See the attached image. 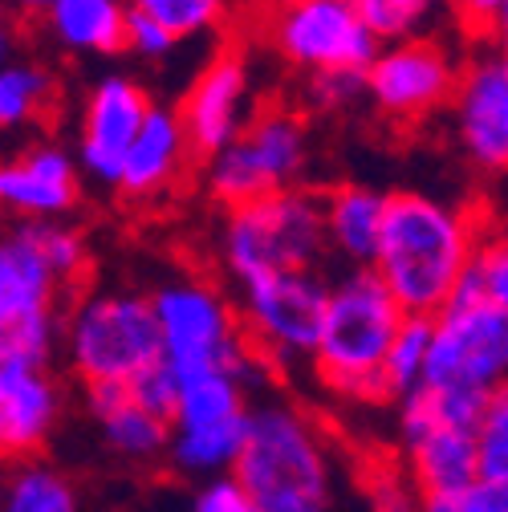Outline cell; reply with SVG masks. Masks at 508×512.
Wrapping results in <instances>:
<instances>
[{"label":"cell","instance_id":"cell-1","mask_svg":"<svg viewBox=\"0 0 508 512\" xmlns=\"http://www.w3.org/2000/svg\"><path fill=\"white\" fill-rule=\"evenodd\" d=\"M484 232L488 224L472 208L423 196V191H391L383 240L370 269L391 285L407 313L435 317L452 305Z\"/></svg>","mask_w":508,"mask_h":512},{"label":"cell","instance_id":"cell-2","mask_svg":"<svg viewBox=\"0 0 508 512\" xmlns=\"http://www.w3.org/2000/svg\"><path fill=\"white\" fill-rule=\"evenodd\" d=\"M407 309L370 265H350L330 289V313L313 378L346 403H391L387 354Z\"/></svg>","mask_w":508,"mask_h":512},{"label":"cell","instance_id":"cell-3","mask_svg":"<svg viewBox=\"0 0 508 512\" xmlns=\"http://www.w3.org/2000/svg\"><path fill=\"white\" fill-rule=\"evenodd\" d=\"M232 472L265 512H330L334 504L338 472L326 431L285 399L252 403L248 439Z\"/></svg>","mask_w":508,"mask_h":512},{"label":"cell","instance_id":"cell-4","mask_svg":"<svg viewBox=\"0 0 508 512\" xmlns=\"http://www.w3.org/2000/svg\"><path fill=\"white\" fill-rule=\"evenodd\" d=\"M61 358L66 370L90 382H131L163 358V330L151 293L94 289L74 293L61 322Z\"/></svg>","mask_w":508,"mask_h":512},{"label":"cell","instance_id":"cell-5","mask_svg":"<svg viewBox=\"0 0 508 512\" xmlns=\"http://www.w3.org/2000/svg\"><path fill=\"white\" fill-rule=\"evenodd\" d=\"M326 252V196L301 183L228 208L220 228V261L236 285L281 269H317Z\"/></svg>","mask_w":508,"mask_h":512},{"label":"cell","instance_id":"cell-6","mask_svg":"<svg viewBox=\"0 0 508 512\" xmlns=\"http://www.w3.org/2000/svg\"><path fill=\"white\" fill-rule=\"evenodd\" d=\"M488 395L415 387L399 399V452L419 496L452 492L480 476L476 423Z\"/></svg>","mask_w":508,"mask_h":512},{"label":"cell","instance_id":"cell-7","mask_svg":"<svg viewBox=\"0 0 508 512\" xmlns=\"http://www.w3.org/2000/svg\"><path fill=\"white\" fill-rule=\"evenodd\" d=\"M151 301L163 330V358L179 370V378L196 370H216V366L240 378L269 370L244 334L240 305H232L220 285L175 277V281H163L151 293Z\"/></svg>","mask_w":508,"mask_h":512},{"label":"cell","instance_id":"cell-8","mask_svg":"<svg viewBox=\"0 0 508 512\" xmlns=\"http://www.w3.org/2000/svg\"><path fill=\"white\" fill-rule=\"evenodd\" d=\"M330 289L317 269H281L240 285V322L273 374L313 370L317 346H322Z\"/></svg>","mask_w":508,"mask_h":512},{"label":"cell","instance_id":"cell-9","mask_svg":"<svg viewBox=\"0 0 508 512\" xmlns=\"http://www.w3.org/2000/svg\"><path fill=\"white\" fill-rule=\"evenodd\" d=\"M309 163V131L305 114L293 106H261L244 131L216 155L204 159V187L224 208H240L269 196V191L301 183Z\"/></svg>","mask_w":508,"mask_h":512},{"label":"cell","instance_id":"cell-10","mask_svg":"<svg viewBox=\"0 0 508 512\" xmlns=\"http://www.w3.org/2000/svg\"><path fill=\"white\" fill-rule=\"evenodd\" d=\"M265 33L297 74L366 70L383 41L366 25L358 0H281L265 5Z\"/></svg>","mask_w":508,"mask_h":512},{"label":"cell","instance_id":"cell-11","mask_svg":"<svg viewBox=\"0 0 508 512\" xmlns=\"http://www.w3.org/2000/svg\"><path fill=\"white\" fill-rule=\"evenodd\" d=\"M460 74L464 57L443 33L387 41L366 66V102L399 126H415L452 106Z\"/></svg>","mask_w":508,"mask_h":512},{"label":"cell","instance_id":"cell-12","mask_svg":"<svg viewBox=\"0 0 508 512\" xmlns=\"http://www.w3.org/2000/svg\"><path fill=\"white\" fill-rule=\"evenodd\" d=\"M508 382V305L492 297L452 301L435 313L423 387L492 395Z\"/></svg>","mask_w":508,"mask_h":512},{"label":"cell","instance_id":"cell-13","mask_svg":"<svg viewBox=\"0 0 508 512\" xmlns=\"http://www.w3.org/2000/svg\"><path fill=\"white\" fill-rule=\"evenodd\" d=\"M452 131L464 159L484 175L508 171V66L496 45L472 49L452 98Z\"/></svg>","mask_w":508,"mask_h":512},{"label":"cell","instance_id":"cell-14","mask_svg":"<svg viewBox=\"0 0 508 512\" xmlns=\"http://www.w3.org/2000/svg\"><path fill=\"white\" fill-rule=\"evenodd\" d=\"M151 106V94L131 74H106L90 86L78 126V163L90 179L118 187L122 163L131 155Z\"/></svg>","mask_w":508,"mask_h":512},{"label":"cell","instance_id":"cell-15","mask_svg":"<svg viewBox=\"0 0 508 512\" xmlns=\"http://www.w3.org/2000/svg\"><path fill=\"white\" fill-rule=\"evenodd\" d=\"M187 139L196 147V159L224 151L257 114L252 110V74L240 49H220L208 66L192 78L179 102Z\"/></svg>","mask_w":508,"mask_h":512},{"label":"cell","instance_id":"cell-16","mask_svg":"<svg viewBox=\"0 0 508 512\" xmlns=\"http://www.w3.org/2000/svg\"><path fill=\"white\" fill-rule=\"evenodd\" d=\"M0 200L17 220H61L82 200V163L57 143L21 147L0 171Z\"/></svg>","mask_w":508,"mask_h":512},{"label":"cell","instance_id":"cell-17","mask_svg":"<svg viewBox=\"0 0 508 512\" xmlns=\"http://www.w3.org/2000/svg\"><path fill=\"white\" fill-rule=\"evenodd\" d=\"M66 415V387L49 366L0 362V443L9 460L41 456Z\"/></svg>","mask_w":508,"mask_h":512},{"label":"cell","instance_id":"cell-18","mask_svg":"<svg viewBox=\"0 0 508 512\" xmlns=\"http://www.w3.org/2000/svg\"><path fill=\"white\" fill-rule=\"evenodd\" d=\"M196 147L187 139V126L179 106H151L143 131L122 163V179L114 191H122V200L151 204L183 175V167L192 163Z\"/></svg>","mask_w":508,"mask_h":512},{"label":"cell","instance_id":"cell-19","mask_svg":"<svg viewBox=\"0 0 508 512\" xmlns=\"http://www.w3.org/2000/svg\"><path fill=\"white\" fill-rule=\"evenodd\" d=\"M66 281L53 273L45 252L33 244V236L13 224V232L0 244V322L37 313H66Z\"/></svg>","mask_w":508,"mask_h":512},{"label":"cell","instance_id":"cell-20","mask_svg":"<svg viewBox=\"0 0 508 512\" xmlns=\"http://www.w3.org/2000/svg\"><path fill=\"white\" fill-rule=\"evenodd\" d=\"M41 25L70 53L118 57L131 45V0H53Z\"/></svg>","mask_w":508,"mask_h":512},{"label":"cell","instance_id":"cell-21","mask_svg":"<svg viewBox=\"0 0 508 512\" xmlns=\"http://www.w3.org/2000/svg\"><path fill=\"white\" fill-rule=\"evenodd\" d=\"M322 196H326L330 252L346 265H370L378 252V240H383L391 191H378L366 183H334Z\"/></svg>","mask_w":508,"mask_h":512},{"label":"cell","instance_id":"cell-22","mask_svg":"<svg viewBox=\"0 0 508 512\" xmlns=\"http://www.w3.org/2000/svg\"><path fill=\"white\" fill-rule=\"evenodd\" d=\"M248 415L224 419V423H187V427L171 423L175 431H171L167 464L187 480H212V476L232 472L248 439Z\"/></svg>","mask_w":508,"mask_h":512},{"label":"cell","instance_id":"cell-23","mask_svg":"<svg viewBox=\"0 0 508 512\" xmlns=\"http://www.w3.org/2000/svg\"><path fill=\"white\" fill-rule=\"evenodd\" d=\"M94 423L102 431V443L126 464H155V460H167V452H171V431H175L171 419L135 403L131 391L110 411H102Z\"/></svg>","mask_w":508,"mask_h":512},{"label":"cell","instance_id":"cell-24","mask_svg":"<svg viewBox=\"0 0 508 512\" xmlns=\"http://www.w3.org/2000/svg\"><path fill=\"white\" fill-rule=\"evenodd\" d=\"M240 374L216 366V370H196V374H183V387H179V407H175V427L187 423H224V419H240L248 415V391H244Z\"/></svg>","mask_w":508,"mask_h":512},{"label":"cell","instance_id":"cell-25","mask_svg":"<svg viewBox=\"0 0 508 512\" xmlns=\"http://www.w3.org/2000/svg\"><path fill=\"white\" fill-rule=\"evenodd\" d=\"M61 102V82L41 61H9L0 74V126L5 131H21V126H37L41 118L53 114Z\"/></svg>","mask_w":508,"mask_h":512},{"label":"cell","instance_id":"cell-26","mask_svg":"<svg viewBox=\"0 0 508 512\" xmlns=\"http://www.w3.org/2000/svg\"><path fill=\"white\" fill-rule=\"evenodd\" d=\"M5 512H82L78 484L49 460H13L5 480Z\"/></svg>","mask_w":508,"mask_h":512},{"label":"cell","instance_id":"cell-27","mask_svg":"<svg viewBox=\"0 0 508 512\" xmlns=\"http://www.w3.org/2000/svg\"><path fill=\"white\" fill-rule=\"evenodd\" d=\"M358 9L383 45L439 33L443 21H452V0H358Z\"/></svg>","mask_w":508,"mask_h":512},{"label":"cell","instance_id":"cell-28","mask_svg":"<svg viewBox=\"0 0 508 512\" xmlns=\"http://www.w3.org/2000/svg\"><path fill=\"white\" fill-rule=\"evenodd\" d=\"M17 224L33 236V244L45 252V261L53 265V273L61 281H66V289L78 293L82 281L94 269V256H90L86 236L78 228H70V224H61V220H17Z\"/></svg>","mask_w":508,"mask_h":512},{"label":"cell","instance_id":"cell-29","mask_svg":"<svg viewBox=\"0 0 508 512\" xmlns=\"http://www.w3.org/2000/svg\"><path fill=\"white\" fill-rule=\"evenodd\" d=\"M431 338H435V317H423V313L403 317V326L391 342V354H387V382L395 399L423 387L427 362H431Z\"/></svg>","mask_w":508,"mask_h":512},{"label":"cell","instance_id":"cell-30","mask_svg":"<svg viewBox=\"0 0 508 512\" xmlns=\"http://www.w3.org/2000/svg\"><path fill=\"white\" fill-rule=\"evenodd\" d=\"M61 322H66V313H37V317H17V322H0V362L53 366L61 350Z\"/></svg>","mask_w":508,"mask_h":512},{"label":"cell","instance_id":"cell-31","mask_svg":"<svg viewBox=\"0 0 508 512\" xmlns=\"http://www.w3.org/2000/svg\"><path fill=\"white\" fill-rule=\"evenodd\" d=\"M131 9L155 17L179 41H192V37H204V33L224 29L232 21L236 0H131Z\"/></svg>","mask_w":508,"mask_h":512},{"label":"cell","instance_id":"cell-32","mask_svg":"<svg viewBox=\"0 0 508 512\" xmlns=\"http://www.w3.org/2000/svg\"><path fill=\"white\" fill-rule=\"evenodd\" d=\"M476 447H480V476L508 484V382L496 387L484 403V415L476 423Z\"/></svg>","mask_w":508,"mask_h":512},{"label":"cell","instance_id":"cell-33","mask_svg":"<svg viewBox=\"0 0 508 512\" xmlns=\"http://www.w3.org/2000/svg\"><path fill=\"white\" fill-rule=\"evenodd\" d=\"M419 512H508V484L476 476L464 488L419 496Z\"/></svg>","mask_w":508,"mask_h":512},{"label":"cell","instance_id":"cell-34","mask_svg":"<svg viewBox=\"0 0 508 512\" xmlns=\"http://www.w3.org/2000/svg\"><path fill=\"white\" fill-rule=\"evenodd\" d=\"M366 98V70H322L305 74V102L309 110L338 114Z\"/></svg>","mask_w":508,"mask_h":512},{"label":"cell","instance_id":"cell-35","mask_svg":"<svg viewBox=\"0 0 508 512\" xmlns=\"http://www.w3.org/2000/svg\"><path fill=\"white\" fill-rule=\"evenodd\" d=\"M179 387H183V378H179V370H175L167 358H159V362H155V366H147L139 378L126 382V391H131V399H135V403H143L147 411L167 415V419H175Z\"/></svg>","mask_w":508,"mask_h":512},{"label":"cell","instance_id":"cell-36","mask_svg":"<svg viewBox=\"0 0 508 512\" xmlns=\"http://www.w3.org/2000/svg\"><path fill=\"white\" fill-rule=\"evenodd\" d=\"M476 273L492 301L508 305V224H488L480 252H476Z\"/></svg>","mask_w":508,"mask_h":512},{"label":"cell","instance_id":"cell-37","mask_svg":"<svg viewBox=\"0 0 508 512\" xmlns=\"http://www.w3.org/2000/svg\"><path fill=\"white\" fill-rule=\"evenodd\" d=\"M500 9H504V0H452V25H456V37H460L468 49L492 45Z\"/></svg>","mask_w":508,"mask_h":512},{"label":"cell","instance_id":"cell-38","mask_svg":"<svg viewBox=\"0 0 508 512\" xmlns=\"http://www.w3.org/2000/svg\"><path fill=\"white\" fill-rule=\"evenodd\" d=\"M192 512H265V504L236 480V472H224V476L204 480Z\"/></svg>","mask_w":508,"mask_h":512},{"label":"cell","instance_id":"cell-39","mask_svg":"<svg viewBox=\"0 0 508 512\" xmlns=\"http://www.w3.org/2000/svg\"><path fill=\"white\" fill-rule=\"evenodd\" d=\"M175 45H179V37H175L167 25H159L155 17L131 9V45H126V53L147 57V61H159V57H167Z\"/></svg>","mask_w":508,"mask_h":512},{"label":"cell","instance_id":"cell-40","mask_svg":"<svg viewBox=\"0 0 508 512\" xmlns=\"http://www.w3.org/2000/svg\"><path fill=\"white\" fill-rule=\"evenodd\" d=\"M374 512H419V500H411V496H407V488H399V484H387L383 492H378V504H374Z\"/></svg>","mask_w":508,"mask_h":512},{"label":"cell","instance_id":"cell-41","mask_svg":"<svg viewBox=\"0 0 508 512\" xmlns=\"http://www.w3.org/2000/svg\"><path fill=\"white\" fill-rule=\"evenodd\" d=\"M13 9H17V17H25V21H41V17L53 9V0H13Z\"/></svg>","mask_w":508,"mask_h":512},{"label":"cell","instance_id":"cell-42","mask_svg":"<svg viewBox=\"0 0 508 512\" xmlns=\"http://www.w3.org/2000/svg\"><path fill=\"white\" fill-rule=\"evenodd\" d=\"M492 45H496V49H504V45H508V0H504V9H500V17H496V33H492Z\"/></svg>","mask_w":508,"mask_h":512},{"label":"cell","instance_id":"cell-43","mask_svg":"<svg viewBox=\"0 0 508 512\" xmlns=\"http://www.w3.org/2000/svg\"><path fill=\"white\" fill-rule=\"evenodd\" d=\"M500 57H504V66H508V45H504V49H500Z\"/></svg>","mask_w":508,"mask_h":512},{"label":"cell","instance_id":"cell-44","mask_svg":"<svg viewBox=\"0 0 508 512\" xmlns=\"http://www.w3.org/2000/svg\"><path fill=\"white\" fill-rule=\"evenodd\" d=\"M261 5H281V0H261Z\"/></svg>","mask_w":508,"mask_h":512}]
</instances>
